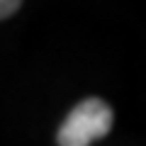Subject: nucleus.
<instances>
[{"label": "nucleus", "mask_w": 146, "mask_h": 146, "mask_svg": "<svg viewBox=\"0 0 146 146\" xmlns=\"http://www.w3.org/2000/svg\"><path fill=\"white\" fill-rule=\"evenodd\" d=\"M20 5H22V0H0V20H5L12 12H17Z\"/></svg>", "instance_id": "nucleus-2"}, {"label": "nucleus", "mask_w": 146, "mask_h": 146, "mask_svg": "<svg viewBox=\"0 0 146 146\" xmlns=\"http://www.w3.org/2000/svg\"><path fill=\"white\" fill-rule=\"evenodd\" d=\"M112 119L115 115L110 105H105L100 98H88L71 110L56 134V141L61 146H88L112 129Z\"/></svg>", "instance_id": "nucleus-1"}]
</instances>
